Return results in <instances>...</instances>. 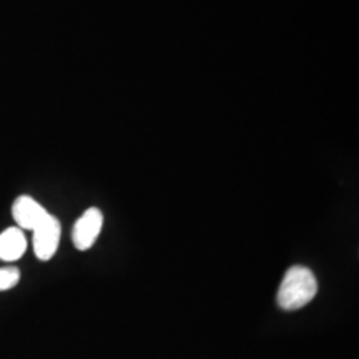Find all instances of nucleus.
I'll use <instances>...</instances> for the list:
<instances>
[{"mask_svg": "<svg viewBox=\"0 0 359 359\" xmlns=\"http://www.w3.org/2000/svg\"><path fill=\"white\" fill-rule=\"evenodd\" d=\"M318 294V280L314 273L302 264H294L283 276L278 290V306L285 311H296L313 302Z\"/></svg>", "mask_w": 359, "mask_h": 359, "instance_id": "1", "label": "nucleus"}, {"mask_svg": "<svg viewBox=\"0 0 359 359\" xmlns=\"http://www.w3.org/2000/svg\"><path fill=\"white\" fill-rule=\"evenodd\" d=\"M34 238V253L40 262H48L55 257L58 243H60L62 236V226L57 217H53L52 213H48L42 222L32 230Z\"/></svg>", "mask_w": 359, "mask_h": 359, "instance_id": "2", "label": "nucleus"}, {"mask_svg": "<svg viewBox=\"0 0 359 359\" xmlns=\"http://www.w3.org/2000/svg\"><path fill=\"white\" fill-rule=\"evenodd\" d=\"M103 228V213L98 208H88L80 215L72 228V243L79 251H87L95 245Z\"/></svg>", "mask_w": 359, "mask_h": 359, "instance_id": "3", "label": "nucleus"}, {"mask_svg": "<svg viewBox=\"0 0 359 359\" xmlns=\"http://www.w3.org/2000/svg\"><path fill=\"white\" fill-rule=\"evenodd\" d=\"M47 215V210L29 195H20L12 205V218L20 230L32 231Z\"/></svg>", "mask_w": 359, "mask_h": 359, "instance_id": "4", "label": "nucleus"}, {"mask_svg": "<svg viewBox=\"0 0 359 359\" xmlns=\"http://www.w3.org/2000/svg\"><path fill=\"white\" fill-rule=\"evenodd\" d=\"M27 251V238L24 230L11 226L0 233V262L13 263L20 259Z\"/></svg>", "mask_w": 359, "mask_h": 359, "instance_id": "5", "label": "nucleus"}, {"mask_svg": "<svg viewBox=\"0 0 359 359\" xmlns=\"http://www.w3.org/2000/svg\"><path fill=\"white\" fill-rule=\"evenodd\" d=\"M20 281V269L17 266L0 268V291H8L15 288Z\"/></svg>", "mask_w": 359, "mask_h": 359, "instance_id": "6", "label": "nucleus"}]
</instances>
